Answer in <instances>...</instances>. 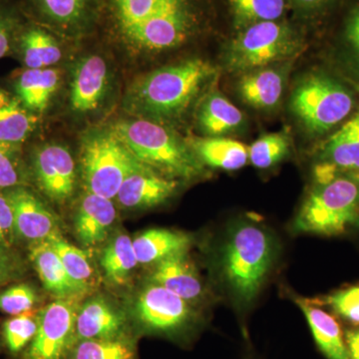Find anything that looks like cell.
Listing matches in <instances>:
<instances>
[{
    "label": "cell",
    "instance_id": "1",
    "mask_svg": "<svg viewBox=\"0 0 359 359\" xmlns=\"http://www.w3.org/2000/svg\"><path fill=\"white\" fill-rule=\"evenodd\" d=\"M278 240L268 226L238 219L229 226L217 254L219 280L240 309H249L278 257Z\"/></svg>",
    "mask_w": 359,
    "mask_h": 359
},
{
    "label": "cell",
    "instance_id": "2",
    "mask_svg": "<svg viewBox=\"0 0 359 359\" xmlns=\"http://www.w3.org/2000/svg\"><path fill=\"white\" fill-rule=\"evenodd\" d=\"M216 74L210 63L189 59L146 75L134 85L130 103L135 112L157 120L184 114Z\"/></svg>",
    "mask_w": 359,
    "mask_h": 359
},
{
    "label": "cell",
    "instance_id": "3",
    "mask_svg": "<svg viewBox=\"0 0 359 359\" xmlns=\"http://www.w3.org/2000/svg\"><path fill=\"white\" fill-rule=\"evenodd\" d=\"M112 131L139 162L165 176L192 181L207 175L204 165L188 143L159 123L120 122Z\"/></svg>",
    "mask_w": 359,
    "mask_h": 359
},
{
    "label": "cell",
    "instance_id": "4",
    "mask_svg": "<svg viewBox=\"0 0 359 359\" xmlns=\"http://www.w3.org/2000/svg\"><path fill=\"white\" fill-rule=\"evenodd\" d=\"M359 226V174L316 183L292 222L295 233L339 236Z\"/></svg>",
    "mask_w": 359,
    "mask_h": 359
},
{
    "label": "cell",
    "instance_id": "5",
    "mask_svg": "<svg viewBox=\"0 0 359 359\" xmlns=\"http://www.w3.org/2000/svg\"><path fill=\"white\" fill-rule=\"evenodd\" d=\"M130 318L137 337H163L183 346L192 344L205 323L200 309L151 282L137 294Z\"/></svg>",
    "mask_w": 359,
    "mask_h": 359
},
{
    "label": "cell",
    "instance_id": "6",
    "mask_svg": "<svg viewBox=\"0 0 359 359\" xmlns=\"http://www.w3.org/2000/svg\"><path fill=\"white\" fill-rule=\"evenodd\" d=\"M302 48L301 39L278 21H264L241 29L224 53L233 72L245 73L294 57Z\"/></svg>",
    "mask_w": 359,
    "mask_h": 359
},
{
    "label": "cell",
    "instance_id": "7",
    "mask_svg": "<svg viewBox=\"0 0 359 359\" xmlns=\"http://www.w3.org/2000/svg\"><path fill=\"white\" fill-rule=\"evenodd\" d=\"M355 99L351 90L334 78L313 73L292 92L290 107L309 133L334 129L353 112Z\"/></svg>",
    "mask_w": 359,
    "mask_h": 359
},
{
    "label": "cell",
    "instance_id": "8",
    "mask_svg": "<svg viewBox=\"0 0 359 359\" xmlns=\"http://www.w3.org/2000/svg\"><path fill=\"white\" fill-rule=\"evenodd\" d=\"M140 164L113 131L91 135L82 145V175L87 192L107 199H115L124 180Z\"/></svg>",
    "mask_w": 359,
    "mask_h": 359
},
{
    "label": "cell",
    "instance_id": "9",
    "mask_svg": "<svg viewBox=\"0 0 359 359\" xmlns=\"http://www.w3.org/2000/svg\"><path fill=\"white\" fill-rule=\"evenodd\" d=\"M79 299H56L39 313V328L20 359H67L76 342Z\"/></svg>",
    "mask_w": 359,
    "mask_h": 359
},
{
    "label": "cell",
    "instance_id": "10",
    "mask_svg": "<svg viewBox=\"0 0 359 359\" xmlns=\"http://www.w3.org/2000/svg\"><path fill=\"white\" fill-rule=\"evenodd\" d=\"M191 28L192 15L185 2L156 14L123 34L136 48L161 51L181 44L188 36Z\"/></svg>",
    "mask_w": 359,
    "mask_h": 359
},
{
    "label": "cell",
    "instance_id": "11",
    "mask_svg": "<svg viewBox=\"0 0 359 359\" xmlns=\"http://www.w3.org/2000/svg\"><path fill=\"white\" fill-rule=\"evenodd\" d=\"M75 332L76 341L138 337L130 314L102 295L91 297L79 306Z\"/></svg>",
    "mask_w": 359,
    "mask_h": 359
},
{
    "label": "cell",
    "instance_id": "12",
    "mask_svg": "<svg viewBox=\"0 0 359 359\" xmlns=\"http://www.w3.org/2000/svg\"><path fill=\"white\" fill-rule=\"evenodd\" d=\"M180 181L139 165L123 182L117 196L120 207L131 211L152 209L171 199L178 190Z\"/></svg>",
    "mask_w": 359,
    "mask_h": 359
},
{
    "label": "cell",
    "instance_id": "13",
    "mask_svg": "<svg viewBox=\"0 0 359 359\" xmlns=\"http://www.w3.org/2000/svg\"><path fill=\"white\" fill-rule=\"evenodd\" d=\"M34 171L37 182L47 197L62 203L74 193L76 166L65 146L45 145L34 156Z\"/></svg>",
    "mask_w": 359,
    "mask_h": 359
},
{
    "label": "cell",
    "instance_id": "14",
    "mask_svg": "<svg viewBox=\"0 0 359 359\" xmlns=\"http://www.w3.org/2000/svg\"><path fill=\"white\" fill-rule=\"evenodd\" d=\"M148 282L157 283L201 309L208 292L199 271L189 256V250L177 252L152 266Z\"/></svg>",
    "mask_w": 359,
    "mask_h": 359
},
{
    "label": "cell",
    "instance_id": "15",
    "mask_svg": "<svg viewBox=\"0 0 359 359\" xmlns=\"http://www.w3.org/2000/svg\"><path fill=\"white\" fill-rule=\"evenodd\" d=\"M6 198L13 209L16 235L35 243L59 231L54 215L30 191L15 188Z\"/></svg>",
    "mask_w": 359,
    "mask_h": 359
},
{
    "label": "cell",
    "instance_id": "16",
    "mask_svg": "<svg viewBox=\"0 0 359 359\" xmlns=\"http://www.w3.org/2000/svg\"><path fill=\"white\" fill-rule=\"evenodd\" d=\"M107 63L98 55L78 62L70 86V105L75 112L86 114L98 109L108 89Z\"/></svg>",
    "mask_w": 359,
    "mask_h": 359
},
{
    "label": "cell",
    "instance_id": "17",
    "mask_svg": "<svg viewBox=\"0 0 359 359\" xmlns=\"http://www.w3.org/2000/svg\"><path fill=\"white\" fill-rule=\"evenodd\" d=\"M115 219L112 200L87 192L74 215L75 235L84 247H95L107 240Z\"/></svg>",
    "mask_w": 359,
    "mask_h": 359
},
{
    "label": "cell",
    "instance_id": "18",
    "mask_svg": "<svg viewBox=\"0 0 359 359\" xmlns=\"http://www.w3.org/2000/svg\"><path fill=\"white\" fill-rule=\"evenodd\" d=\"M29 257L44 289L56 299H79L89 292L68 275L60 259L46 241L33 243Z\"/></svg>",
    "mask_w": 359,
    "mask_h": 359
},
{
    "label": "cell",
    "instance_id": "19",
    "mask_svg": "<svg viewBox=\"0 0 359 359\" xmlns=\"http://www.w3.org/2000/svg\"><path fill=\"white\" fill-rule=\"evenodd\" d=\"M294 302L306 316L314 342L320 353L327 359H351L346 337L337 318L311 299L294 297Z\"/></svg>",
    "mask_w": 359,
    "mask_h": 359
},
{
    "label": "cell",
    "instance_id": "20",
    "mask_svg": "<svg viewBox=\"0 0 359 359\" xmlns=\"http://www.w3.org/2000/svg\"><path fill=\"white\" fill-rule=\"evenodd\" d=\"M285 84V70L266 66L243 73L238 84V95L257 109H271L282 100Z\"/></svg>",
    "mask_w": 359,
    "mask_h": 359
},
{
    "label": "cell",
    "instance_id": "21",
    "mask_svg": "<svg viewBox=\"0 0 359 359\" xmlns=\"http://www.w3.org/2000/svg\"><path fill=\"white\" fill-rule=\"evenodd\" d=\"M188 145L205 167L224 171L242 169L249 162V147L226 137H196Z\"/></svg>",
    "mask_w": 359,
    "mask_h": 359
},
{
    "label": "cell",
    "instance_id": "22",
    "mask_svg": "<svg viewBox=\"0 0 359 359\" xmlns=\"http://www.w3.org/2000/svg\"><path fill=\"white\" fill-rule=\"evenodd\" d=\"M132 240L139 264L152 266L172 255L190 249L193 243L188 233L162 228L150 229Z\"/></svg>",
    "mask_w": 359,
    "mask_h": 359
},
{
    "label": "cell",
    "instance_id": "23",
    "mask_svg": "<svg viewBox=\"0 0 359 359\" xmlns=\"http://www.w3.org/2000/svg\"><path fill=\"white\" fill-rule=\"evenodd\" d=\"M318 162L327 163L339 173L359 174V109L325 142Z\"/></svg>",
    "mask_w": 359,
    "mask_h": 359
},
{
    "label": "cell",
    "instance_id": "24",
    "mask_svg": "<svg viewBox=\"0 0 359 359\" xmlns=\"http://www.w3.org/2000/svg\"><path fill=\"white\" fill-rule=\"evenodd\" d=\"M198 121L209 137H224L237 131L244 123V115L218 91H212L201 104Z\"/></svg>",
    "mask_w": 359,
    "mask_h": 359
},
{
    "label": "cell",
    "instance_id": "25",
    "mask_svg": "<svg viewBox=\"0 0 359 359\" xmlns=\"http://www.w3.org/2000/svg\"><path fill=\"white\" fill-rule=\"evenodd\" d=\"M37 118L20 99L0 90V143L15 146L25 142L36 126Z\"/></svg>",
    "mask_w": 359,
    "mask_h": 359
},
{
    "label": "cell",
    "instance_id": "26",
    "mask_svg": "<svg viewBox=\"0 0 359 359\" xmlns=\"http://www.w3.org/2000/svg\"><path fill=\"white\" fill-rule=\"evenodd\" d=\"M59 73L53 68L27 69L18 78L16 92L20 102L32 112H42L58 88Z\"/></svg>",
    "mask_w": 359,
    "mask_h": 359
},
{
    "label": "cell",
    "instance_id": "27",
    "mask_svg": "<svg viewBox=\"0 0 359 359\" xmlns=\"http://www.w3.org/2000/svg\"><path fill=\"white\" fill-rule=\"evenodd\" d=\"M138 264L133 240L125 233H118L112 238L101 254L100 266L111 285H126Z\"/></svg>",
    "mask_w": 359,
    "mask_h": 359
},
{
    "label": "cell",
    "instance_id": "28",
    "mask_svg": "<svg viewBox=\"0 0 359 359\" xmlns=\"http://www.w3.org/2000/svg\"><path fill=\"white\" fill-rule=\"evenodd\" d=\"M67 359H138L137 337L78 340Z\"/></svg>",
    "mask_w": 359,
    "mask_h": 359
},
{
    "label": "cell",
    "instance_id": "29",
    "mask_svg": "<svg viewBox=\"0 0 359 359\" xmlns=\"http://www.w3.org/2000/svg\"><path fill=\"white\" fill-rule=\"evenodd\" d=\"M45 241L56 252L68 275L75 282L90 290L93 282L94 269L92 268L88 252L69 244L59 231L52 233Z\"/></svg>",
    "mask_w": 359,
    "mask_h": 359
},
{
    "label": "cell",
    "instance_id": "30",
    "mask_svg": "<svg viewBox=\"0 0 359 359\" xmlns=\"http://www.w3.org/2000/svg\"><path fill=\"white\" fill-rule=\"evenodd\" d=\"M22 49L28 69L50 68L62 57L55 39L39 28H32L23 35Z\"/></svg>",
    "mask_w": 359,
    "mask_h": 359
},
{
    "label": "cell",
    "instance_id": "31",
    "mask_svg": "<svg viewBox=\"0 0 359 359\" xmlns=\"http://www.w3.org/2000/svg\"><path fill=\"white\" fill-rule=\"evenodd\" d=\"M185 2L187 0H112L116 18L122 32L156 14Z\"/></svg>",
    "mask_w": 359,
    "mask_h": 359
},
{
    "label": "cell",
    "instance_id": "32",
    "mask_svg": "<svg viewBox=\"0 0 359 359\" xmlns=\"http://www.w3.org/2000/svg\"><path fill=\"white\" fill-rule=\"evenodd\" d=\"M238 28L264 21H278L285 13V0H229Z\"/></svg>",
    "mask_w": 359,
    "mask_h": 359
},
{
    "label": "cell",
    "instance_id": "33",
    "mask_svg": "<svg viewBox=\"0 0 359 359\" xmlns=\"http://www.w3.org/2000/svg\"><path fill=\"white\" fill-rule=\"evenodd\" d=\"M39 328V314L25 313L13 316L2 325L1 340L7 351L14 358L22 355L32 344Z\"/></svg>",
    "mask_w": 359,
    "mask_h": 359
},
{
    "label": "cell",
    "instance_id": "34",
    "mask_svg": "<svg viewBox=\"0 0 359 359\" xmlns=\"http://www.w3.org/2000/svg\"><path fill=\"white\" fill-rule=\"evenodd\" d=\"M290 146L285 134L264 135L249 146V162L259 169H269L289 154Z\"/></svg>",
    "mask_w": 359,
    "mask_h": 359
},
{
    "label": "cell",
    "instance_id": "35",
    "mask_svg": "<svg viewBox=\"0 0 359 359\" xmlns=\"http://www.w3.org/2000/svg\"><path fill=\"white\" fill-rule=\"evenodd\" d=\"M311 301L318 306H328L340 318L359 327V285L337 290L332 294Z\"/></svg>",
    "mask_w": 359,
    "mask_h": 359
},
{
    "label": "cell",
    "instance_id": "36",
    "mask_svg": "<svg viewBox=\"0 0 359 359\" xmlns=\"http://www.w3.org/2000/svg\"><path fill=\"white\" fill-rule=\"evenodd\" d=\"M37 302V294L27 283L13 285L0 294V311L18 316L32 311Z\"/></svg>",
    "mask_w": 359,
    "mask_h": 359
},
{
    "label": "cell",
    "instance_id": "37",
    "mask_svg": "<svg viewBox=\"0 0 359 359\" xmlns=\"http://www.w3.org/2000/svg\"><path fill=\"white\" fill-rule=\"evenodd\" d=\"M88 0H39L40 8L52 20L72 23L81 18Z\"/></svg>",
    "mask_w": 359,
    "mask_h": 359
},
{
    "label": "cell",
    "instance_id": "38",
    "mask_svg": "<svg viewBox=\"0 0 359 359\" xmlns=\"http://www.w3.org/2000/svg\"><path fill=\"white\" fill-rule=\"evenodd\" d=\"M20 182V167L14 155V146L0 143V188H13Z\"/></svg>",
    "mask_w": 359,
    "mask_h": 359
},
{
    "label": "cell",
    "instance_id": "39",
    "mask_svg": "<svg viewBox=\"0 0 359 359\" xmlns=\"http://www.w3.org/2000/svg\"><path fill=\"white\" fill-rule=\"evenodd\" d=\"M15 235L13 209L8 199L0 195V249H7L13 244Z\"/></svg>",
    "mask_w": 359,
    "mask_h": 359
},
{
    "label": "cell",
    "instance_id": "40",
    "mask_svg": "<svg viewBox=\"0 0 359 359\" xmlns=\"http://www.w3.org/2000/svg\"><path fill=\"white\" fill-rule=\"evenodd\" d=\"M22 263L7 249H0V287L22 273Z\"/></svg>",
    "mask_w": 359,
    "mask_h": 359
},
{
    "label": "cell",
    "instance_id": "41",
    "mask_svg": "<svg viewBox=\"0 0 359 359\" xmlns=\"http://www.w3.org/2000/svg\"><path fill=\"white\" fill-rule=\"evenodd\" d=\"M347 40L359 61V8L356 9L348 21L346 30Z\"/></svg>",
    "mask_w": 359,
    "mask_h": 359
},
{
    "label": "cell",
    "instance_id": "42",
    "mask_svg": "<svg viewBox=\"0 0 359 359\" xmlns=\"http://www.w3.org/2000/svg\"><path fill=\"white\" fill-rule=\"evenodd\" d=\"M344 337L351 359H359V327L347 330Z\"/></svg>",
    "mask_w": 359,
    "mask_h": 359
},
{
    "label": "cell",
    "instance_id": "43",
    "mask_svg": "<svg viewBox=\"0 0 359 359\" xmlns=\"http://www.w3.org/2000/svg\"><path fill=\"white\" fill-rule=\"evenodd\" d=\"M292 1H294V6L297 8L302 11L311 13V11H318V9L325 6L330 0H292Z\"/></svg>",
    "mask_w": 359,
    "mask_h": 359
},
{
    "label": "cell",
    "instance_id": "44",
    "mask_svg": "<svg viewBox=\"0 0 359 359\" xmlns=\"http://www.w3.org/2000/svg\"><path fill=\"white\" fill-rule=\"evenodd\" d=\"M9 49V32L6 20L0 15V58L4 57Z\"/></svg>",
    "mask_w": 359,
    "mask_h": 359
},
{
    "label": "cell",
    "instance_id": "45",
    "mask_svg": "<svg viewBox=\"0 0 359 359\" xmlns=\"http://www.w3.org/2000/svg\"><path fill=\"white\" fill-rule=\"evenodd\" d=\"M244 359H257L255 358L254 355H252V354H247V355L245 356Z\"/></svg>",
    "mask_w": 359,
    "mask_h": 359
},
{
    "label": "cell",
    "instance_id": "46",
    "mask_svg": "<svg viewBox=\"0 0 359 359\" xmlns=\"http://www.w3.org/2000/svg\"><path fill=\"white\" fill-rule=\"evenodd\" d=\"M1 346H2V340H1V339H0V347H1Z\"/></svg>",
    "mask_w": 359,
    "mask_h": 359
}]
</instances>
